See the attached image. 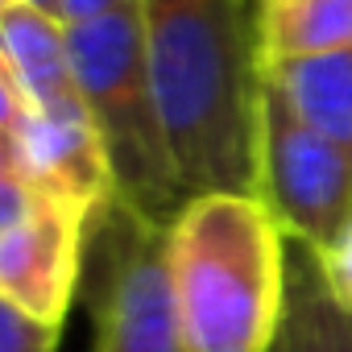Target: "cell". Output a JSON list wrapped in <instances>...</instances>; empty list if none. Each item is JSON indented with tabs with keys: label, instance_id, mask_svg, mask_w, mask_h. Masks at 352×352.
Instances as JSON below:
<instances>
[{
	"label": "cell",
	"instance_id": "8992f818",
	"mask_svg": "<svg viewBox=\"0 0 352 352\" xmlns=\"http://www.w3.org/2000/svg\"><path fill=\"white\" fill-rule=\"evenodd\" d=\"M87 228L91 216L83 208L46 195L25 224L0 232V298L50 327H63L83 274Z\"/></svg>",
	"mask_w": 352,
	"mask_h": 352
},
{
	"label": "cell",
	"instance_id": "5b68a950",
	"mask_svg": "<svg viewBox=\"0 0 352 352\" xmlns=\"http://www.w3.org/2000/svg\"><path fill=\"white\" fill-rule=\"evenodd\" d=\"M257 199L274 212L290 245L323 249L352 220V157L302 124L261 75Z\"/></svg>",
	"mask_w": 352,
	"mask_h": 352
},
{
	"label": "cell",
	"instance_id": "ac0fdd59",
	"mask_svg": "<svg viewBox=\"0 0 352 352\" xmlns=\"http://www.w3.org/2000/svg\"><path fill=\"white\" fill-rule=\"evenodd\" d=\"M17 5L38 9V13H46V17H58V21H63V0H17Z\"/></svg>",
	"mask_w": 352,
	"mask_h": 352
},
{
	"label": "cell",
	"instance_id": "d6986e66",
	"mask_svg": "<svg viewBox=\"0 0 352 352\" xmlns=\"http://www.w3.org/2000/svg\"><path fill=\"white\" fill-rule=\"evenodd\" d=\"M13 5H17V0H0V17H5V13H9Z\"/></svg>",
	"mask_w": 352,
	"mask_h": 352
},
{
	"label": "cell",
	"instance_id": "9a60e30c",
	"mask_svg": "<svg viewBox=\"0 0 352 352\" xmlns=\"http://www.w3.org/2000/svg\"><path fill=\"white\" fill-rule=\"evenodd\" d=\"M129 5H137V0H63V25H87L96 17H108Z\"/></svg>",
	"mask_w": 352,
	"mask_h": 352
},
{
	"label": "cell",
	"instance_id": "ba28073f",
	"mask_svg": "<svg viewBox=\"0 0 352 352\" xmlns=\"http://www.w3.org/2000/svg\"><path fill=\"white\" fill-rule=\"evenodd\" d=\"M0 54L9 63V75H13L25 108H54V104L79 96L75 79H71L67 25L58 17L13 5L0 17Z\"/></svg>",
	"mask_w": 352,
	"mask_h": 352
},
{
	"label": "cell",
	"instance_id": "30bf717a",
	"mask_svg": "<svg viewBox=\"0 0 352 352\" xmlns=\"http://www.w3.org/2000/svg\"><path fill=\"white\" fill-rule=\"evenodd\" d=\"M261 67L352 50V0H257Z\"/></svg>",
	"mask_w": 352,
	"mask_h": 352
},
{
	"label": "cell",
	"instance_id": "9c48e42d",
	"mask_svg": "<svg viewBox=\"0 0 352 352\" xmlns=\"http://www.w3.org/2000/svg\"><path fill=\"white\" fill-rule=\"evenodd\" d=\"M286 108L352 157V50L261 67Z\"/></svg>",
	"mask_w": 352,
	"mask_h": 352
},
{
	"label": "cell",
	"instance_id": "7c38bea8",
	"mask_svg": "<svg viewBox=\"0 0 352 352\" xmlns=\"http://www.w3.org/2000/svg\"><path fill=\"white\" fill-rule=\"evenodd\" d=\"M307 253H311V249H307ZM311 261H315L319 282H323V290L331 294V302H336L344 315H352V220L340 228V236H336L331 245L315 249Z\"/></svg>",
	"mask_w": 352,
	"mask_h": 352
},
{
	"label": "cell",
	"instance_id": "6da1fadb",
	"mask_svg": "<svg viewBox=\"0 0 352 352\" xmlns=\"http://www.w3.org/2000/svg\"><path fill=\"white\" fill-rule=\"evenodd\" d=\"M141 30L166 149L183 195H257V5L141 0Z\"/></svg>",
	"mask_w": 352,
	"mask_h": 352
},
{
	"label": "cell",
	"instance_id": "52a82bcc",
	"mask_svg": "<svg viewBox=\"0 0 352 352\" xmlns=\"http://www.w3.org/2000/svg\"><path fill=\"white\" fill-rule=\"evenodd\" d=\"M13 153L17 174H25L38 191L71 208H83L87 216L116 199L104 137L79 96L54 108H25V116L13 129Z\"/></svg>",
	"mask_w": 352,
	"mask_h": 352
},
{
	"label": "cell",
	"instance_id": "2e32d148",
	"mask_svg": "<svg viewBox=\"0 0 352 352\" xmlns=\"http://www.w3.org/2000/svg\"><path fill=\"white\" fill-rule=\"evenodd\" d=\"M21 116H25V100H21V91H17V83H13V75H9L5 54H0V129L13 133Z\"/></svg>",
	"mask_w": 352,
	"mask_h": 352
},
{
	"label": "cell",
	"instance_id": "5bb4252c",
	"mask_svg": "<svg viewBox=\"0 0 352 352\" xmlns=\"http://www.w3.org/2000/svg\"><path fill=\"white\" fill-rule=\"evenodd\" d=\"M46 191H38L25 174H0V232H9L17 224H25L38 208H42Z\"/></svg>",
	"mask_w": 352,
	"mask_h": 352
},
{
	"label": "cell",
	"instance_id": "e0dca14e",
	"mask_svg": "<svg viewBox=\"0 0 352 352\" xmlns=\"http://www.w3.org/2000/svg\"><path fill=\"white\" fill-rule=\"evenodd\" d=\"M17 170V153H13V133L0 129V174H13Z\"/></svg>",
	"mask_w": 352,
	"mask_h": 352
},
{
	"label": "cell",
	"instance_id": "7a4b0ae2",
	"mask_svg": "<svg viewBox=\"0 0 352 352\" xmlns=\"http://www.w3.org/2000/svg\"><path fill=\"white\" fill-rule=\"evenodd\" d=\"M187 352H274L290 302V241L257 195H199L166 228Z\"/></svg>",
	"mask_w": 352,
	"mask_h": 352
},
{
	"label": "cell",
	"instance_id": "277c9868",
	"mask_svg": "<svg viewBox=\"0 0 352 352\" xmlns=\"http://www.w3.org/2000/svg\"><path fill=\"white\" fill-rule=\"evenodd\" d=\"M166 228L108 199L87 228L96 261V348L91 352H187L166 261Z\"/></svg>",
	"mask_w": 352,
	"mask_h": 352
},
{
	"label": "cell",
	"instance_id": "3957f363",
	"mask_svg": "<svg viewBox=\"0 0 352 352\" xmlns=\"http://www.w3.org/2000/svg\"><path fill=\"white\" fill-rule=\"evenodd\" d=\"M67 50L75 91L91 112L112 162L116 199H124L153 224H170L183 212L187 195L174 179V162L153 100L141 0L87 25H67Z\"/></svg>",
	"mask_w": 352,
	"mask_h": 352
},
{
	"label": "cell",
	"instance_id": "8fae6325",
	"mask_svg": "<svg viewBox=\"0 0 352 352\" xmlns=\"http://www.w3.org/2000/svg\"><path fill=\"white\" fill-rule=\"evenodd\" d=\"M274 352H352V315L331 302L302 245H290V302Z\"/></svg>",
	"mask_w": 352,
	"mask_h": 352
},
{
	"label": "cell",
	"instance_id": "4fadbf2b",
	"mask_svg": "<svg viewBox=\"0 0 352 352\" xmlns=\"http://www.w3.org/2000/svg\"><path fill=\"white\" fill-rule=\"evenodd\" d=\"M0 352H58V327L0 298Z\"/></svg>",
	"mask_w": 352,
	"mask_h": 352
}]
</instances>
